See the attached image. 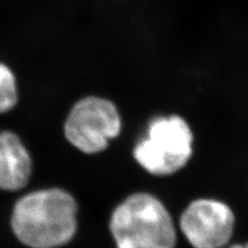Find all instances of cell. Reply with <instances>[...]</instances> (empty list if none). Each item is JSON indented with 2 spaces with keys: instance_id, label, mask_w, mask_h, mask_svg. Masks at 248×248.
<instances>
[{
  "instance_id": "cell-1",
  "label": "cell",
  "mask_w": 248,
  "mask_h": 248,
  "mask_svg": "<svg viewBox=\"0 0 248 248\" xmlns=\"http://www.w3.org/2000/svg\"><path fill=\"white\" fill-rule=\"evenodd\" d=\"M77 213L75 199L65 190H37L18 200L11 226L19 241L28 248H57L74 236Z\"/></svg>"
},
{
  "instance_id": "cell-2",
  "label": "cell",
  "mask_w": 248,
  "mask_h": 248,
  "mask_svg": "<svg viewBox=\"0 0 248 248\" xmlns=\"http://www.w3.org/2000/svg\"><path fill=\"white\" fill-rule=\"evenodd\" d=\"M109 229L117 248H175L177 244L168 210L148 193L132 194L117 206Z\"/></svg>"
},
{
  "instance_id": "cell-3",
  "label": "cell",
  "mask_w": 248,
  "mask_h": 248,
  "mask_svg": "<svg viewBox=\"0 0 248 248\" xmlns=\"http://www.w3.org/2000/svg\"><path fill=\"white\" fill-rule=\"evenodd\" d=\"M146 134L134 148V156L149 173L171 175L186 166L192 157L194 136L190 125L181 116L155 117Z\"/></svg>"
},
{
  "instance_id": "cell-4",
  "label": "cell",
  "mask_w": 248,
  "mask_h": 248,
  "mask_svg": "<svg viewBox=\"0 0 248 248\" xmlns=\"http://www.w3.org/2000/svg\"><path fill=\"white\" fill-rule=\"evenodd\" d=\"M63 129L73 146L85 154H96L106 150L108 140L119 135L122 117L110 99L91 94L73 104Z\"/></svg>"
},
{
  "instance_id": "cell-5",
  "label": "cell",
  "mask_w": 248,
  "mask_h": 248,
  "mask_svg": "<svg viewBox=\"0 0 248 248\" xmlns=\"http://www.w3.org/2000/svg\"><path fill=\"white\" fill-rule=\"evenodd\" d=\"M179 225L193 248H225L234 232V216L222 202L199 199L183 211Z\"/></svg>"
},
{
  "instance_id": "cell-6",
  "label": "cell",
  "mask_w": 248,
  "mask_h": 248,
  "mask_svg": "<svg viewBox=\"0 0 248 248\" xmlns=\"http://www.w3.org/2000/svg\"><path fill=\"white\" fill-rule=\"evenodd\" d=\"M31 174V157L20 139L12 132H2L0 135V186L2 190H21L28 184Z\"/></svg>"
},
{
  "instance_id": "cell-7",
  "label": "cell",
  "mask_w": 248,
  "mask_h": 248,
  "mask_svg": "<svg viewBox=\"0 0 248 248\" xmlns=\"http://www.w3.org/2000/svg\"><path fill=\"white\" fill-rule=\"evenodd\" d=\"M19 101V83L12 66L4 61L0 63V112L12 111Z\"/></svg>"
},
{
  "instance_id": "cell-8",
  "label": "cell",
  "mask_w": 248,
  "mask_h": 248,
  "mask_svg": "<svg viewBox=\"0 0 248 248\" xmlns=\"http://www.w3.org/2000/svg\"><path fill=\"white\" fill-rule=\"evenodd\" d=\"M226 248H248V242L244 244H233Z\"/></svg>"
}]
</instances>
